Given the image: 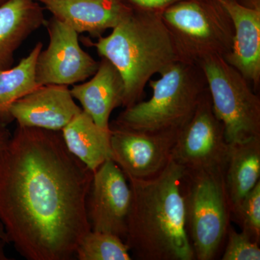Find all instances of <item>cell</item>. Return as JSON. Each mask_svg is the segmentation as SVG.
<instances>
[{
	"label": "cell",
	"mask_w": 260,
	"mask_h": 260,
	"mask_svg": "<svg viewBox=\"0 0 260 260\" xmlns=\"http://www.w3.org/2000/svg\"><path fill=\"white\" fill-rule=\"evenodd\" d=\"M94 172L61 131L17 125L0 150V222L28 260H72L91 230L87 198Z\"/></svg>",
	"instance_id": "6da1fadb"
},
{
	"label": "cell",
	"mask_w": 260,
	"mask_h": 260,
	"mask_svg": "<svg viewBox=\"0 0 260 260\" xmlns=\"http://www.w3.org/2000/svg\"><path fill=\"white\" fill-rule=\"evenodd\" d=\"M184 168L171 158L148 179L126 177L132 203L124 242L142 260H193L187 230Z\"/></svg>",
	"instance_id": "7a4b0ae2"
},
{
	"label": "cell",
	"mask_w": 260,
	"mask_h": 260,
	"mask_svg": "<svg viewBox=\"0 0 260 260\" xmlns=\"http://www.w3.org/2000/svg\"><path fill=\"white\" fill-rule=\"evenodd\" d=\"M112 30L96 42H85L119 72L124 84L122 107H130L142 101L154 75L179 59L160 13L134 10Z\"/></svg>",
	"instance_id": "3957f363"
},
{
	"label": "cell",
	"mask_w": 260,
	"mask_h": 260,
	"mask_svg": "<svg viewBox=\"0 0 260 260\" xmlns=\"http://www.w3.org/2000/svg\"><path fill=\"white\" fill-rule=\"evenodd\" d=\"M159 75L158 79L149 80L151 97L124 108L112 126L158 133L185 125L208 90L203 70L200 65L177 61Z\"/></svg>",
	"instance_id": "277c9868"
},
{
	"label": "cell",
	"mask_w": 260,
	"mask_h": 260,
	"mask_svg": "<svg viewBox=\"0 0 260 260\" xmlns=\"http://www.w3.org/2000/svg\"><path fill=\"white\" fill-rule=\"evenodd\" d=\"M179 61L199 65L232 50L234 28L217 0H182L160 13Z\"/></svg>",
	"instance_id": "5b68a950"
},
{
	"label": "cell",
	"mask_w": 260,
	"mask_h": 260,
	"mask_svg": "<svg viewBox=\"0 0 260 260\" xmlns=\"http://www.w3.org/2000/svg\"><path fill=\"white\" fill-rule=\"evenodd\" d=\"M184 194L195 259H213L226 235L231 216L225 171L185 172Z\"/></svg>",
	"instance_id": "8992f818"
},
{
	"label": "cell",
	"mask_w": 260,
	"mask_h": 260,
	"mask_svg": "<svg viewBox=\"0 0 260 260\" xmlns=\"http://www.w3.org/2000/svg\"><path fill=\"white\" fill-rule=\"evenodd\" d=\"M199 65L227 141L232 144L259 138L260 98L249 82L221 56L206 58Z\"/></svg>",
	"instance_id": "52a82bcc"
},
{
	"label": "cell",
	"mask_w": 260,
	"mask_h": 260,
	"mask_svg": "<svg viewBox=\"0 0 260 260\" xmlns=\"http://www.w3.org/2000/svg\"><path fill=\"white\" fill-rule=\"evenodd\" d=\"M230 145L223 123L214 114L208 90L179 131L172 159L186 173L225 171Z\"/></svg>",
	"instance_id": "ba28073f"
},
{
	"label": "cell",
	"mask_w": 260,
	"mask_h": 260,
	"mask_svg": "<svg viewBox=\"0 0 260 260\" xmlns=\"http://www.w3.org/2000/svg\"><path fill=\"white\" fill-rule=\"evenodd\" d=\"M45 25L49 42L39 53L36 63L38 85L70 87L91 78L99 68V61L82 49L79 34L54 17Z\"/></svg>",
	"instance_id": "9c48e42d"
},
{
	"label": "cell",
	"mask_w": 260,
	"mask_h": 260,
	"mask_svg": "<svg viewBox=\"0 0 260 260\" xmlns=\"http://www.w3.org/2000/svg\"><path fill=\"white\" fill-rule=\"evenodd\" d=\"M132 190L125 174L112 159L94 172L87 198V215L93 232L125 240Z\"/></svg>",
	"instance_id": "30bf717a"
},
{
	"label": "cell",
	"mask_w": 260,
	"mask_h": 260,
	"mask_svg": "<svg viewBox=\"0 0 260 260\" xmlns=\"http://www.w3.org/2000/svg\"><path fill=\"white\" fill-rule=\"evenodd\" d=\"M112 160L126 177L148 179L161 172L172 158L181 129L148 133L110 126Z\"/></svg>",
	"instance_id": "8fae6325"
},
{
	"label": "cell",
	"mask_w": 260,
	"mask_h": 260,
	"mask_svg": "<svg viewBox=\"0 0 260 260\" xmlns=\"http://www.w3.org/2000/svg\"><path fill=\"white\" fill-rule=\"evenodd\" d=\"M65 85H41L13 103L8 109L19 126L61 131L82 112Z\"/></svg>",
	"instance_id": "7c38bea8"
},
{
	"label": "cell",
	"mask_w": 260,
	"mask_h": 260,
	"mask_svg": "<svg viewBox=\"0 0 260 260\" xmlns=\"http://www.w3.org/2000/svg\"><path fill=\"white\" fill-rule=\"evenodd\" d=\"M54 18L78 34L102 37L127 18L133 9L125 0H36Z\"/></svg>",
	"instance_id": "4fadbf2b"
},
{
	"label": "cell",
	"mask_w": 260,
	"mask_h": 260,
	"mask_svg": "<svg viewBox=\"0 0 260 260\" xmlns=\"http://www.w3.org/2000/svg\"><path fill=\"white\" fill-rule=\"evenodd\" d=\"M230 15L234 28L232 50L223 58L257 93L260 86V9L234 0H217Z\"/></svg>",
	"instance_id": "5bb4252c"
},
{
	"label": "cell",
	"mask_w": 260,
	"mask_h": 260,
	"mask_svg": "<svg viewBox=\"0 0 260 260\" xmlns=\"http://www.w3.org/2000/svg\"><path fill=\"white\" fill-rule=\"evenodd\" d=\"M82 110L103 129H110L109 119L113 111L122 107L124 84L114 65L105 58L99 61L95 74L86 82L75 84L70 88Z\"/></svg>",
	"instance_id": "9a60e30c"
},
{
	"label": "cell",
	"mask_w": 260,
	"mask_h": 260,
	"mask_svg": "<svg viewBox=\"0 0 260 260\" xmlns=\"http://www.w3.org/2000/svg\"><path fill=\"white\" fill-rule=\"evenodd\" d=\"M45 23L36 0H8L0 5V72L14 66L15 52Z\"/></svg>",
	"instance_id": "2e32d148"
},
{
	"label": "cell",
	"mask_w": 260,
	"mask_h": 260,
	"mask_svg": "<svg viewBox=\"0 0 260 260\" xmlns=\"http://www.w3.org/2000/svg\"><path fill=\"white\" fill-rule=\"evenodd\" d=\"M259 181L260 137L242 143H232L225 170L231 215Z\"/></svg>",
	"instance_id": "e0dca14e"
},
{
	"label": "cell",
	"mask_w": 260,
	"mask_h": 260,
	"mask_svg": "<svg viewBox=\"0 0 260 260\" xmlns=\"http://www.w3.org/2000/svg\"><path fill=\"white\" fill-rule=\"evenodd\" d=\"M70 153L95 172L104 162L112 159L111 129L98 126L82 111L61 131Z\"/></svg>",
	"instance_id": "ac0fdd59"
},
{
	"label": "cell",
	"mask_w": 260,
	"mask_h": 260,
	"mask_svg": "<svg viewBox=\"0 0 260 260\" xmlns=\"http://www.w3.org/2000/svg\"><path fill=\"white\" fill-rule=\"evenodd\" d=\"M43 47L42 42L37 43L18 64L0 72V119L8 124L13 121L8 114L10 106L39 87L36 80V63Z\"/></svg>",
	"instance_id": "d6986e66"
},
{
	"label": "cell",
	"mask_w": 260,
	"mask_h": 260,
	"mask_svg": "<svg viewBox=\"0 0 260 260\" xmlns=\"http://www.w3.org/2000/svg\"><path fill=\"white\" fill-rule=\"evenodd\" d=\"M129 249L124 240L113 234L87 233L75 252L79 260H130Z\"/></svg>",
	"instance_id": "ffe728a7"
},
{
	"label": "cell",
	"mask_w": 260,
	"mask_h": 260,
	"mask_svg": "<svg viewBox=\"0 0 260 260\" xmlns=\"http://www.w3.org/2000/svg\"><path fill=\"white\" fill-rule=\"evenodd\" d=\"M242 229L255 242H260V181L248 193L232 214Z\"/></svg>",
	"instance_id": "44dd1931"
},
{
	"label": "cell",
	"mask_w": 260,
	"mask_h": 260,
	"mask_svg": "<svg viewBox=\"0 0 260 260\" xmlns=\"http://www.w3.org/2000/svg\"><path fill=\"white\" fill-rule=\"evenodd\" d=\"M226 247L222 260H259V244L245 232L229 228Z\"/></svg>",
	"instance_id": "7402d4cb"
},
{
	"label": "cell",
	"mask_w": 260,
	"mask_h": 260,
	"mask_svg": "<svg viewBox=\"0 0 260 260\" xmlns=\"http://www.w3.org/2000/svg\"><path fill=\"white\" fill-rule=\"evenodd\" d=\"M182 0H125L134 10L161 13L171 5Z\"/></svg>",
	"instance_id": "603a6c76"
},
{
	"label": "cell",
	"mask_w": 260,
	"mask_h": 260,
	"mask_svg": "<svg viewBox=\"0 0 260 260\" xmlns=\"http://www.w3.org/2000/svg\"><path fill=\"white\" fill-rule=\"evenodd\" d=\"M11 135V133H10V130L7 128V126L0 128V150L4 148L5 145L7 144L8 140H10ZM0 240L5 241V242L9 244L8 237H7L6 233L5 232L4 227H3L1 222H0Z\"/></svg>",
	"instance_id": "cb8c5ba5"
},
{
	"label": "cell",
	"mask_w": 260,
	"mask_h": 260,
	"mask_svg": "<svg viewBox=\"0 0 260 260\" xmlns=\"http://www.w3.org/2000/svg\"><path fill=\"white\" fill-rule=\"evenodd\" d=\"M234 1L247 8L260 9V0H234Z\"/></svg>",
	"instance_id": "d4e9b609"
},
{
	"label": "cell",
	"mask_w": 260,
	"mask_h": 260,
	"mask_svg": "<svg viewBox=\"0 0 260 260\" xmlns=\"http://www.w3.org/2000/svg\"><path fill=\"white\" fill-rule=\"evenodd\" d=\"M8 244L6 242L3 240H0V260H8L9 259L8 256H6L5 253V246Z\"/></svg>",
	"instance_id": "484cf974"
},
{
	"label": "cell",
	"mask_w": 260,
	"mask_h": 260,
	"mask_svg": "<svg viewBox=\"0 0 260 260\" xmlns=\"http://www.w3.org/2000/svg\"><path fill=\"white\" fill-rule=\"evenodd\" d=\"M8 125V124H7L6 122H5L4 121L2 120L1 119H0V128L5 127V126H7Z\"/></svg>",
	"instance_id": "4316f807"
},
{
	"label": "cell",
	"mask_w": 260,
	"mask_h": 260,
	"mask_svg": "<svg viewBox=\"0 0 260 260\" xmlns=\"http://www.w3.org/2000/svg\"><path fill=\"white\" fill-rule=\"evenodd\" d=\"M8 1V0H0V5H2L3 4V3H5V2Z\"/></svg>",
	"instance_id": "83f0119b"
}]
</instances>
